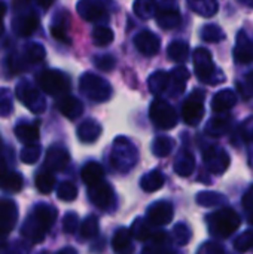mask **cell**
<instances>
[{
	"mask_svg": "<svg viewBox=\"0 0 253 254\" xmlns=\"http://www.w3.org/2000/svg\"><path fill=\"white\" fill-rule=\"evenodd\" d=\"M230 128V116H222V118H215L209 122L206 132L212 137H219L225 134Z\"/></svg>",
	"mask_w": 253,
	"mask_h": 254,
	"instance_id": "17",
	"label": "cell"
},
{
	"mask_svg": "<svg viewBox=\"0 0 253 254\" xmlns=\"http://www.w3.org/2000/svg\"><path fill=\"white\" fill-rule=\"evenodd\" d=\"M4 10H6V4L4 3H0V21H1V18L4 15Z\"/></svg>",
	"mask_w": 253,
	"mask_h": 254,
	"instance_id": "41",
	"label": "cell"
},
{
	"mask_svg": "<svg viewBox=\"0 0 253 254\" xmlns=\"http://www.w3.org/2000/svg\"><path fill=\"white\" fill-rule=\"evenodd\" d=\"M234 60L239 64L253 63V40L243 30H240L237 34L236 48H234Z\"/></svg>",
	"mask_w": 253,
	"mask_h": 254,
	"instance_id": "7",
	"label": "cell"
},
{
	"mask_svg": "<svg viewBox=\"0 0 253 254\" xmlns=\"http://www.w3.org/2000/svg\"><path fill=\"white\" fill-rule=\"evenodd\" d=\"M203 159L207 170L213 174H222L230 167V155L219 146H209L203 152Z\"/></svg>",
	"mask_w": 253,
	"mask_h": 254,
	"instance_id": "5",
	"label": "cell"
},
{
	"mask_svg": "<svg viewBox=\"0 0 253 254\" xmlns=\"http://www.w3.org/2000/svg\"><path fill=\"white\" fill-rule=\"evenodd\" d=\"M95 64H97V67L101 68V70H110V68L115 67V60H113V57H110V55H104V57H100V58L95 61Z\"/></svg>",
	"mask_w": 253,
	"mask_h": 254,
	"instance_id": "37",
	"label": "cell"
},
{
	"mask_svg": "<svg viewBox=\"0 0 253 254\" xmlns=\"http://www.w3.org/2000/svg\"><path fill=\"white\" fill-rule=\"evenodd\" d=\"M242 3L246 4V6H249V7H253V1H251V0H242Z\"/></svg>",
	"mask_w": 253,
	"mask_h": 254,
	"instance_id": "42",
	"label": "cell"
},
{
	"mask_svg": "<svg viewBox=\"0 0 253 254\" xmlns=\"http://www.w3.org/2000/svg\"><path fill=\"white\" fill-rule=\"evenodd\" d=\"M197 202L203 207H218L227 202V196L216 192H201L197 195Z\"/></svg>",
	"mask_w": 253,
	"mask_h": 254,
	"instance_id": "19",
	"label": "cell"
},
{
	"mask_svg": "<svg viewBox=\"0 0 253 254\" xmlns=\"http://www.w3.org/2000/svg\"><path fill=\"white\" fill-rule=\"evenodd\" d=\"M78 195L76 192V188L70 183H63L60 186V190H58V198L60 199H64V201H70V199H75Z\"/></svg>",
	"mask_w": 253,
	"mask_h": 254,
	"instance_id": "34",
	"label": "cell"
},
{
	"mask_svg": "<svg viewBox=\"0 0 253 254\" xmlns=\"http://www.w3.org/2000/svg\"><path fill=\"white\" fill-rule=\"evenodd\" d=\"M149 82H151V89H152L154 92L160 94V92H163V91L167 88V83L170 82V76L166 74V73H163V71H160V73H155V74L151 77Z\"/></svg>",
	"mask_w": 253,
	"mask_h": 254,
	"instance_id": "28",
	"label": "cell"
},
{
	"mask_svg": "<svg viewBox=\"0 0 253 254\" xmlns=\"http://www.w3.org/2000/svg\"><path fill=\"white\" fill-rule=\"evenodd\" d=\"M140 185H142V188H143L146 192H154V190L160 189V188L164 185V176H163L161 171L155 170V171H152V173L143 176Z\"/></svg>",
	"mask_w": 253,
	"mask_h": 254,
	"instance_id": "18",
	"label": "cell"
},
{
	"mask_svg": "<svg viewBox=\"0 0 253 254\" xmlns=\"http://www.w3.org/2000/svg\"><path fill=\"white\" fill-rule=\"evenodd\" d=\"M37 25H39V18H36L34 15H22L15 21V28L21 36L31 34Z\"/></svg>",
	"mask_w": 253,
	"mask_h": 254,
	"instance_id": "16",
	"label": "cell"
},
{
	"mask_svg": "<svg viewBox=\"0 0 253 254\" xmlns=\"http://www.w3.org/2000/svg\"><path fill=\"white\" fill-rule=\"evenodd\" d=\"M253 247V232H245L234 241V249L240 253H245Z\"/></svg>",
	"mask_w": 253,
	"mask_h": 254,
	"instance_id": "30",
	"label": "cell"
},
{
	"mask_svg": "<svg viewBox=\"0 0 253 254\" xmlns=\"http://www.w3.org/2000/svg\"><path fill=\"white\" fill-rule=\"evenodd\" d=\"M189 7L200 13L201 16H213L218 12L219 4L213 0H207V1H189Z\"/></svg>",
	"mask_w": 253,
	"mask_h": 254,
	"instance_id": "22",
	"label": "cell"
},
{
	"mask_svg": "<svg viewBox=\"0 0 253 254\" xmlns=\"http://www.w3.org/2000/svg\"><path fill=\"white\" fill-rule=\"evenodd\" d=\"M183 121L188 125H198L204 118V92L194 91L191 97L185 101L182 109Z\"/></svg>",
	"mask_w": 253,
	"mask_h": 254,
	"instance_id": "4",
	"label": "cell"
},
{
	"mask_svg": "<svg viewBox=\"0 0 253 254\" xmlns=\"http://www.w3.org/2000/svg\"><path fill=\"white\" fill-rule=\"evenodd\" d=\"M60 109L64 115H67L69 118H76L82 113V106L76 98H66L61 104Z\"/></svg>",
	"mask_w": 253,
	"mask_h": 254,
	"instance_id": "25",
	"label": "cell"
},
{
	"mask_svg": "<svg viewBox=\"0 0 253 254\" xmlns=\"http://www.w3.org/2000/svg\"><path fill=\"white\" fill-rule=\"evenodd\" d=\"M248 80H249V83L253 86V71H251V73L248 74Z\"/></svg>",
	"mask_w": 253,
	"mask_h": 254,
	"instance_id": "43",
	"label": "cell"
},
{
	"mask_svg": "<svg viewBox=\"0 0 253 254\" xmlns=\"http://www.w3.org/2000/svg\"><path fill=\"white\" fill-rule=\"evenodd\" d=\"M0 186L9 192H18L22 188V179L18 173H12V174H3L0 176Z\"/></svg>",
	"mask_w": 253,
	"mask_h": 254,
	"instance_id": "24",
	"label": "cell"
},
{
	"mask_svg": "<svg viewBox=\"0 0 253 254\" xmlns=\"http://www.w3.org/2000/svg\"><path fill=\"white\" fill-rule=\"evenodd\" d=\"M103 174H104V171H103L101 165L91 161L82 170V180H84L85 185H88V188H92V186L101 183Z\"/></svg>",
	"mask_w": 253,
	"mask_h": 254,
	"instance_id": "12",
	"label": "cell"
},
{
	"mask_svg": "<svg viewBox=\"0 0 253 254\" xmlns=\"http://www.w3.org/2000/svg\"><path fill=\"white\" fill-rule=\"evenodd\" d=\"M201 37H203V40H206L209 43H218L225 39V33L216 24H206L201 28Z\"/></svg>",
	"mask_w": 253,
	"mask_h": 254,
	"instance_id": "20",
	"label": "cell"
},
{
	"mask_svg": "<svg viewBox=\"0 0 253 254\" xmlns=\"http://www.w3.org/2000/svg\"><path fill=\"white\" fill-rule=\"evenodd\" d=\"M139 51L145 55H155L160 49V39L152 31H143L136 37Z\"/></svg>",
	"mask_w": 253,
	"mask_h": 254,
	"instance_id": "11",
	"label": "cell"
},
{
	"mask_svg": "<svg viewBox=\"0 0 253 254\" xmlns=\"http://www.w3.org/2000/svg\"><path fill=\"white\" fill-rule=\"evenodd\" d=\"M1 31H3V24L0 22V33H1Z\"/></svg>",
	"mask_w": 253,
	"mask_h": 254,
	"instance_id": "46",
	"label": "cell"
},
{
	"mask_svg": "<svg viewBox=\"0 0 253 254\" xmlns=\"http://www.w3.org/2000/svg\"><path fill=\"white\" fill-rule=\"evenodd\" d=\"M94 43L98 45V46H104V45H109L112 40H113V33L112 30L106 28V27H97L94 30Z\"/></svg>",
	"mask_w": 253,
	"mask_h": 254,
	"instance_id": "27",
	"label": "cell"
},
{
	"mask_svg": "<svg viewBox=\"0 0 253 254\" xmlns=\"http://www.w3.org/2000/svg\"><path fill=\"white\" fill-rule=\"evenodd\" d=\"M194 168H195V159H194V156L189 152H185V150L180 152L179 156H177V159H176V162H174V171L179 176L186 177V176H191L192 174Z\"/></svg>",
	"mask_w": 253,
	"mask_h": 254,
	"instance_id": "14",
	"label": "cell"
},
{
	"mask_svg": "<svg viewBox=\"0 0 253 254\" xmlns=\"http://www.w3.org/2000/svg\"><path fill=\"white\" fill-rule=\"evenodd\" d=\"M243 134H245V138L252 141L253 143V118L248 122L245 124V129H243Z\"/></svg>",
	"mask_w": 253,
	"mask_h": 254,
	"instance_id": "40",
	"label": "cell"
},
{
	"mask_svg": "<svg viewBox=\"0 0 253 254\" xmlns=\"http://www.w3.org/2000/svg\"><path fill=\"white\" fill-rule=\"evenodd\" d=\"M237 103V95L233 89H222L219 91L212 100V109L215 113H224L233 109Z\"/></svg>",
	"mask_w": 253,
	"mask_h": 254,
	"instance_id": "9",
	"label": "cell"
},
{
	"mask_svg": "<svg viewBox=\"0 0 253 254\" xmlns=\"http://www.w3.org/2000/svg\"><path fill=\"white\" fill-rule=\"evenodd\" d=\"M158 21L163 28H174L180 22V15L179 10L174 4H169V9L166 7L164 10L158 12Z\"/></svg>",
	"mask_w": 253,
	"mask_h": 254,
	"instance_id": "13",
	"label": "cell"
},
{
	"mask_svg": "<svg viewBox=\"0 0 253 254\" xmlns=\"http://www.w3.org/2000/svg\"><path fill=\"white\" fill-rule=\"evenodd\" d=\"M173 149V140L169 138V137H160L155 140V144H154V152L158 155V156H166L171 152Z\"/></svg>",
	"mask_w": 253,
	"mask_h": 254,
	"instance_id": "29",
	"label": "cell"
},
{
	"mask_svg": "<svg viewBox=\"0 0 253 254\" xmlns=\"http://www.w3.org/2000/svg\"><path fill=\"white\" fill-rule=\"evenodd\" d=\"M89 198H91V201H92L97 207L106 210V208H109V205H110L112 201H113L112 188H110L109 185H106V183L101 182V183H98V185L89 188Z\"/></svg>",
	"mask_w": 253,
	"mask_h": 254,
	"instance_id": "8",
	"label": "cell"
},
{
	"mask_svg": "<svg viewBox=\"0 0 253 254\" xmlns=\"http://www.w3.org/2000/svg\"><path fill=\"white\" fill-rule=\"evenodd\" d=\"M40 86L48 94H52V95L64 94L70 88L69 79L63 73H58L55 70H48V71L40 74Z\"/></svg>",
	"mask_w": 253,
	"mask_h": 254,
	"instance_id": "6",
	"label": "cell"
},
{
	"mask_svg": "<svg viewBox=\"0 0 253 254\" xmlns=\"http://www.w3.org/2000/svg\"><path fill=\"white\" fill-rule=\"evenodd\" d=\"M16 137L19 140L31 144V141L39 138V129L36 125H31V124H19L16 127Z\"/></svg>",
	"mask_w": 253,
	"mask_h": 254,
	"instance_id": "23",
	"label": "cell"
},
{
	"mask_svg": "<svg viewBox=\"0 0 253 254\" xmlns=\"http://www.w3.org/2000/svg\"><path fill=\"white\" fill-rule=\"evenodd\" d=\"M155 254H171V253H167V252H158V253Z\"/></svg>",
	"mask_w": 253,
	"mask_h": 254,
	"instance_id": "45",
	"label": "cell"
},
{
	"mask_svg": "<svg viewBox=\"0 0 253 254\" xmlns=\"http://www.w3.org/2000/svg\"><path fill=\"white\" fill-rule=\"evenodd\" d=\"M173 234H174V238H176L177 244H180V246L188 244L189 240H191V231H189L188 226L183 225V223H179V225L174 228V232H173Z\"/></svg>",
	"mask_w": 253,
	"mask_h": 254,
	"instance_id": "32",
	"label": "cell"
},
{
	"mask_svg": "<svg viewBox=\"0 0 253 254\" xmlns=\"http://www.w3.org/2000/svg\"><path fill=\"white\" fill-rule=\"evenodd\" d=\"M197 254H225L224 249L216 243H206L200 247Z\"/></svg>",
	"mask_w": 253,
	"mask_h": 254,
	"instance_id": "36",
	"label": "cell"
},
{
	"mask_svg": "<svg viewBox=\"0 0 253 254\" xmlns=\"http://www.w3.org/2000/svg\"><path fill=\"white\" fill-rule=\"evenodd\" d=\"M242 202H243V207H245L246 210L253 211V185L246 190V193L243 195Z\"/></svg>",
	"mask_w": 253,
	"mask_h": 254,
	"instance_id": "38",
	"label": "cell"
},
{
	"mask_svg": "<svg viewBox=\"0 0 253 254\" xmlns=\"http://www.w3.org/2000/svg\"><path fill=\"white\" fill-rule=\"evenodd\" d=\"M194 65H195L197 77L201 82L216 85L219 80L224 79V74H218V70H216V67L213 64L212 54L204 48L195 49V52H194Z\"/></svg>",
	"mask_w": 253,
	"mask_h": 254,
	"instance_id": "2",
	"label": "cell"
},
{
	"mask_svg": "<svg viewBox=\"0 0 253 254\" xmlns=\"http://www.w3.org/2000/svg\"><path fill=\"white\" fill-rule=\"evenodd\" d=\"M51 31H52V36H54L57 40H61V42H66V43H69V39L66 37L67 34H66V30H64V27H61V25H54V27L51 28Z\"/></svg>",
	"mask_w": 253,
	"mask_h": 254,
	"instance_id": "39",
	"label": "cell"
},
{
	"mask_svg": "<svg viewBox=\"0 0 253 254\" xmlns=\"http://www.w3.org/2000/svg\"><path fill=\"white\" fill-rule=\"evenodd\" d=\"M148 214L155 225H167L173 219V207L166 201H160L149 208Z\"/></svg>",
	"mask_w": 253,
	"mask_h": 254,
	"instance_id": "10",
	"label": "cell"
},
{
	"mask_svg": "<svg viewBox=\"0 0 253 254\" xmlns=\"http://www.w3.org/2000/svg\"><path fill=\"white\" fill-rule=\"evenodd\" d=\"M79 4L82 7L85 6V9H86V12H82L81 13L84 18L92 21V19H97V18H101L103 16V12H95V9H100L103 6L101 3H79Z\"/></svg>",
	"mask_w": 253,
	"mask_h": 254,
	"instance_id": "33",
	"label": "cell"
},
{
	"mask_svg": "<svg viewBox=\"0 0 253 254\" xmlns=\"http://www.w3.org/2000/svg\"><path fill=\"white\" fill-rule=\"evenodd\" d=\"M67 162H69L67 150L60 149V147H52L51 150H48L46 164L49 165L51 170H63Z\"/></svg>",
	"mask_w": 253,
	"mask_h": 254,
	"instance_id": "15",
	"label": "cell"
},
{
	"mask_svg": "<svg viewBox=\"0 0 253 254\" xmlns=\"http://www.w3.org/2000/svg\"><path fill=\"white\" fill-rule=\"evenodd\" d=\"M151 119L157 127H160L163 129H170V128L176 127V124H177V115H176L174 109L164 100H155L152 103Z\"/></svg>",
	"mask_w": 253,
	"mask_h": 254,
	"instance_id": "3",
	"label": "cell"
},
{
	"mask_svg": "<svg viewBox=\"0 0 253 254\" xmlns=\"http://www.w3.org/2000/svg\"><path fill=\"white\" fill-rule=\"evenodd\" d=\"M130 244V234L127 229H121L116 232L115 238H113V249L115 252H122L124 249H127Z\"/></svg>",
	"mask_w": 253,
	"mask_h": 254,
	"instance_id": "31",
	"label": "cell"
},
{
	"mask_svg": "<svg viewBox=\"0 0 253 254\" xmlns=\"http://www.w3.org/2000/svg\"><path fill=\"white\" fill-rule=\"evenodd\" d=\"M249 223L253 226V211L251 213V216H249Z\"/></svg>",
	"mask_w": 253,
	"mask_h": 254,
	"instance_id": "44",
	"label": "cell"
},
{
	"mask_svg": "<svg viewBox=\"0 0 253 254\" xmlns=\"http://www.w3.org/2000/svg\"><path fill=\"white\" fill-rule=\"evenodd\" d=\"M54 183H55V179L49 173H40L36 177V186L42 193H51Z\"/></svg>",
	"mask_w": 253,
	"mask_h": 254,
	"instance_id": "26",
	"label": "cell"
},
{
	"mask_svg": "<svg viewBox=\"0 0 253 254\" xmlns=\"http://www.w3.org/2000/svg\"><path fill=\"white\" fill-rule=\"evenodd\" d=\"M98 232V222L94 219V217H89L85 223H84V231H82V235L89 238L92 235H95Z\"/></svg>",
	"mask_w": 253,
	"mask_h": 254,
	"instance_id": "35",
	"label": "cell"
},
{
	"mask_svg": "<svg viewBox=\"0 0 253 254\" xmlns=\"http://www.w3.org/2000/svg\"><path fill=\"white\" fill-rule=\"evenodd\" d=\"M167 54H169V57H170L173 61L183 63V61L188 58V55H189V46H188V43L177 40V42H173V43L169 46V52H167Z\"/></svg>",
	"mask_w": 253,
	"mask_h": 254,
	"instance_id": "21",
	"label": "cell"
},
{
	"mask_svg": "<svg viewBox=\"0 0 253 254\" xmlns=\"http://www.w3.org/2000/svg\"><path fill=\"white\" fill-rule=\"evenodd\" d=\"M209 231L215 238H230L242 225L240 216L233 208H222L207 217Z\"/></svg>",
	"mask_w": 253,
	"mask_h": 254,
	"instance_id": "1",
	"label": "cell"
}]
</instances>
